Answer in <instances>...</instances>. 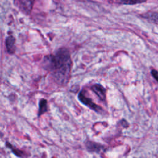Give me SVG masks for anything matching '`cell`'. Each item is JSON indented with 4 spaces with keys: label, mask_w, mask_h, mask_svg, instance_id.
<instances>
[{
    "label": "cell",
    "mask_w": 158,
    "mask_h": 158,
    "mask_svg": "<svg viewBox=\"0 0 158 158\" xmlns=\"http://www.w3.org/2000/svg\"><path fill=\"white\" fill-rule=\"evenodd\" d=\"M71 64L69 53L65 49H59L54 55H50L44 60L45 69L61 85L67 84L70 78Z\"/></svg>",
    "instance_id": "1"
},
{
    "label": "cell",
    "mask_w": 158,
    "mask_h": 158,
    "mask_svg": "<svg viewBox=\"0 0 158 158\" xmlns=\"http://www.w3.org/2000/svg\"><path fill=\"white\" fill-rule=\"evenodd\" d=\"M78 99L85 106H88L91 109L94 110L95 112L101 114V112H103V109L98 105L95 104L94 102H93V101L89 98L86 97L85 95V91L82 90L78 94Z\"/></svg>",
    "instance_id": "2"
},
{
    "label": "cell",
    "mask_w": 158,
    "mask_h": 158,
    "mask_svg": "<svg viewBox=\"0 0 158 158\" xmlns=\"http://www.w3.org/2000/svg\"><path fill=\"white\" fill-rule=\"evenodd\" d=\"M91 89L101 101L106 100V90L101 85L94 84L91 86Z\"/></svg>",
    "instance_id": "3"
},
{
    "label": "cell",
    "mask_w": 158,
    "mask_h": 158,
    "mask_svg": "<svg viewBox=\"0 0 158 158\" xmlns=\"http://www.w3.org/2000/svg\"><path fill=\"white\" fill-rule=\"evenodd\" d=\"M35 0H19L20 7L26 14H29L34 4Z\"/></svg>",
    "instance_id": "4"
},
{
    "label": "cell",
    "mask_w": 158,
    "mask_h": 158,
    "mask_svg": "<svg viewBox=\"0 0 158 158\" xmlns=\"http://www.w3.org/2000/svg\"><path fill=\"white\" fill-rule=\"evenodd\" d=\"M15 38L11 36H9L6 40V48L9 54H13L15 51Z\"/></svg>",
    "instance_id": "5"
},
{
    "label": "cell",
    "mask_w": 158,
    "mask_h": 158,
    "mask_svg": "<svg viewBox=\"0 0 158 158\" xmlns=\"http://www.w3.org/2000/svg\"><path fill=\"white\" fill-rule=\"evenodd\" d=\"M86 148L89 151L98 152L102 148V146L96 143L88 141L86 143Z\"/></svg>",
    "instance_id": "6"
},
{
    "label": "cell",
    "mask_w": 158,
    "mask_h": 158,
    "mask_svg": "<svg viewBox=\"0 0 158 158\" xmlns=\"http://www.w3.org/2000/svg\"><path fill=\"white\" fill-rule=\"evenodd\" d=\"M48 110L47 100L45 99H40L39 102V109H38V116L41 115L45 113Z\"/></svg>",
    "instance_id": "7"
},
{
    "label": "cell",
    "mask_w": 158,
    "mask_h": 158,
    "mask_svg": "<svg viewBox=\"0 0 158 158\" xmlns=\"http://www.w3.org/2000/svg\"><path fill=\"white\" fill-rule=\"evenodd\" d=\"M6 144H7V146L8 148H10L11 150H12V151L16 156H17L18 157H23V156H24V152H23V151H20V150H19V149H16V148H14L12 146V145H11L10 144L8 143H7Z\"/></svg>",
    "instance_id": "8"
},
{
    "label": "cell",
    "mask_w": 158,
    "mask_h": 158,
    "mask_svg": "<svg viewBox=\"0 0 158 158\" xmlns=\"http://www.w3.org/2000/svg\"><path fill=\"white\" fill-rule=\"evenodd\" d=\"M146 0H120V2L123 4H135L143 2Z\"/></svg>",
    "instance_id": "9"
},
{
    "label": "cell",
    "mask_w": 158,
    "mask_h": 158,
    "mask_svg": "<svg viewBox=\"0 0 158 158\" xmlns=\"http://www.w3.org/2000/svg\"><path fill=\"white\" fill-rule=\"evenodd\" d=\"M151 74H152V77H154V78L156 79L158 83V72L157 70L153 69L151 70Z\"/></svg>",
    "instance_id": "10"
}]
</instances>
